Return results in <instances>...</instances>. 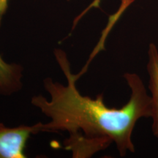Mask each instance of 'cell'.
Masks as SVG:
<instances>
[{"instance_id": "obj_2", "label": "cell", "mask_w": 158, "mask_h": 158, "mask_svg": "<svg viewBox=\"0 0 158 158\" xmlns=\"http://www.w3.org/2000/svg\"><path fill=\"white\" fill-rule=\"evenodd\" d=\"M35 134H37L35 124L10 127L0 122V158L27 157V143Z\"/></svg>"}, {"instance_id": "obj_4", "label": "cell", "mask_w": 158, "mask_h": 158, "mask_svg": "<svg viewBox=\"0 0 158 158\" xmlns=\"http://www.w3.org/2000/svg\"><path fill=\"white\" fill-rule=\"evenodd\" d=\"M23 68L17 63H8L0 55V95L8 97L23 88Z\"/></svg>"}, {"instance_id": "obj_5", "label": "cell", "mask_w": 158, "mask_h": 158, "mask_svg": "<svg viewBox=\"0 0 158 158\" xmlns=\"http://www.w3.org/2000/svg\"><path fill=\"white\" fill-rule=\"evenodd\" d=\"M101 1L102 0H94V1L92 2L89 5V7H87V8L85 9L82 12L81 14L79 15L77 17L76 19H75L73 27L77 24V23H78V21H79V20L81 19V18L84 16V15L86 14V13H87L89 10L92 9V8H98V7H100V2H101ZM133 2V0H121V5H120L119 9L118 10L117 12H116L115 14L111 15V17L113 18V19L115 20L116 21H117L118 19H119L120 16L122 15V13H124V11L127 8L128 6H129L132 2Z\"/></svg>"}, {"instance_id": "obj_1", "label": "cell", "mask_w": 158, "mask_h": 158, "mask_svg": "<svg viewBox=\"0 0 158 158\" xmlns=\"http://www.w3.org/2000/svg\"><path fill=\"white\" fill-rule=\"evenodd\" d=\"M54 56L67 84L45 78L43 86L50 100L41 94L31 98V104L50 119L46 123L35 124L37 133H68L64 146L75 158L92 157L112 143L121 157L135 152L132 135L135 124L140 118L151 117L152 113L151 96L141 77L124 73L130 89L129 100L120 108H109L104 102L103 94L94 99L81 94L76 86L80 76L72 73L64 51L55 49Z\"/></svg>"}, {"instance_id": "obj_6", "label": "cell", "mask_w": 158, "mask_h": 158, "mask_svg": "<svg viewBox=\"0 0 158 158\" xmlns=\"http://www.w3.org/2000/svg\"><path fill=\"white\" fill-rule=\"evenodd\" d=\"M7 7H8V0H0V26Z\"/></svg>"}, {"instance_id": "obj_3", "label": "cell", "mask_w": 158, "mask_h": 158, "mask_svg": "<svg viewBox=\"0 0 158 158\" xmlns=\"http://www.w3.org/2000/svg\"><path fill=\"white\" fill-rule=\"evenodd\" d=\"M147 70L149 75L148 87L152 100V129L154 135L158 138V48L154 43L149 45Z\"/></svg>"}]
</instances>
